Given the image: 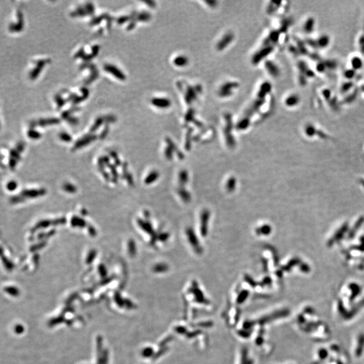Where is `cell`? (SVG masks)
<instances>
[{
	"label": "cell",
	"instance_id": "obj_6",
	"mask_svg": "<svg viewBox=\"0 0 364 364\" xmlns=\"http://www.w3.org/2000/svg\"><path fill=\"white\" fill-rule=\"evenodd\" d=\"M104 117H98L97 120H96L95 122L94 123V125H93L92 127L90 128V132H93V131H95L97 130V129L100 127L101 125V124L103 123V121H104Z\"/></svg>",
	"mask_w": 364,
	"mask_h": 364
},
{
	"label": "cell",
	"instance_id": "obj_9",
	"mask_svg": "<svg viewBox=\"0 0 364 364\" xmlns=\"http://www.w3.org/2000/svg\"><path fill=\"white\" fill-rule=\"evenodd\" d=\"M106 16H107V15H106V14H103V15H102V16H101L95 18H93L92 20H91L90 24L91 25H96V24H98V23H99V22H101V20H102L103 18H107V17Z\"/></svg>",
	"mask_w": 364,
	"mask_h": 364
},
{
	"label": "cell",
	"instance_id": "obj_17",
	"mask_svg": "<svg viewBox=\"0 0 364 364\" xmlns=\"http://www.w3.org/2000/svg\"><path fill=\"white\" fill-rule=\"evenodd\" d=\"M131 18V16H124V17H121L117 20V22L118 24H123L124 23V22H126V20H128Z\"/></svg>",
	"mask_w": 364,
	"mask_h": 364
},
{
	"label": "cell",
	"instance_id": "obj_19",
	"mask_svg": "<svg viewBox=\"0 0 364 364\" xmlns=\"http://www.w3.org/2000/svg\"><path fill=\"white\" fill-rule=\"evenodd\" d=\"M84 51L82 49H81L79 51L78 53H76V54L75 55L74 57H83L84 56Z\"/></svg>",
	"mask_w": 364,
	"mask_h": 364
},
{
	"label": "cell",
	"instance_id": "obj_2",
	"mask_svg": "<svg viewBox=\"0 0 364 364\" xmlns=\"http://www.w3.org/2000/svg\"><path fill=\"white\" fill-rule=\"evenodd\" d=\"M96 138H97V136L95 135H89L85 136V137H83L82 139H80V140H78L77 142L76 143L74 148H80L82 147V146H84L85 145H88V144H89L92 141L95 140Z\"/></svg>",
	"mask_w": 364,
	"mask_h": 364
},
{
	"label": "cell",
	"instance_id": "obj_5",
	"mask_svg": "<svg viewBox=\"0 0 364 364\" xmlns=\"http://www.w3.org/2000/svg\"><path fill=\"white\" fill-rule=\"evenodd\" d=\"M92 54H91L90 55H84V56L82 57L83 59H84L85 60H88V59H92V58H93V57H95L96 55H97L98 51H99V47H98V45H95V46H93L92 47Z\"/></svg>",
	"mask_w": 364,
	"mask_h": 364
},
{
	"label": "cell",
	"instance_id": "obj_16",
	"mask_svg": "<svg viewBox=\"0 0 364 364\" xmlns=\"http://www.w3.org/2000/svg\"><path fill=\"white\" fill-rule=\"evenodd\" d=\"M103 117H104V120L107 121V122H113V121H115L116 120V118L113 115H107Z\"/></svg>",
	"mask_w": 364,
	"mask_h": 364
},
{
	"label": "cell",
	"instance_id": "obj_1",
	"mask_svg": "<svg viewBox=\"0 0 364 364\" xmlns=\"http://www.w3.org/2000/svg\"><path fill=\"white\" fill-rule=\"evenodd\" d=\"M104 69L105 71H107V72L114 75V76L117 78L118 79L121 80H124L125 79V74H123L122 72H121L117 68L114 66V65L111 64H105L104 65Z\"/></svg>",
	"mask_w": 364,
	"mask_h": 364
},
{
	"label": "cell",
	"instance_id": "obj_15",
	"mask_svg": "<svg viewBox=\"0 0 364 364\" xmlns=\"http://www.w3.org/2000/svg\"><path fill=\"white\" fill-rule=\"evenodd\" d=\"M156 174L155 173L150 174V175L149 176V177H148L147 179H146V183H150V182H152L153 180H155V179L156 178Z\"/></svg>",
	"mask_w": 364,
	"mask_h": 364
},
{
	"label": "cell",
	"instance_id": "obj_7",
	"mask_svg": "<svg viewBox=\"0 0 364 364\" xmlns=\"http://www.w3.org/2000/svg\"><path fill=\"white\" fill-rule=\"evenodd\" d=\"M92 74H91L90 76L88 78V79L86 80L85 83L86 84H89V83L92 82L93 80H95V79H97L98 76V71L97 69H95V68H92Z\"/></svg>",
	"mask_w": 364,
	"mask_h": 364
},
{
	"label": "cell",
	"instance_id": "obj_3",
	"mask_svg": "<svg viewBox=\"0 0 364 364\" xmlns=\"http://www.w3.org/2000/svg\"><path fill=\"white\" fill-rule=\"evenodd\" d=\"M152 104L158 107H167L170 105V102L165 98H153L151 100Z\"/></svg>",
	"mask_w": 364,
	"mask_h": 364
},
{
	"label": "cell",
	"instance_id": "obj_10",
	"mask_svg": "<svg viewBox=\"0 0 364 364\" xmlns=\"http://www.w3.org/2000/svg\"><path fill=\"white\" fill-rule=\"evenodd\" d=\"M59 138L62 139L63 141L68 142H71V140H72V138H71V136L68 134L65 133V132L61 133L59 134Z\"/></svg>",
	"mask_w": 364,
	"mask_h": 364
},
{
	"label": "cell",
	"instance_id": "obj_13",
	"mask_svg": "<svg viewBox=\"0 0 364 364\" xmlns=\"http://www.w3.org/2000/svg\"><path fill=\"white\" fill-rule=\"evenodd\" d=\"M55 99H56V101L58 105V107H62V106H64L65 104V101L63 99V98L60 97L59 95H57L56 98H55Z\"/></svg>",
	"mask_w": 364,
	"mask_h": 364
},
{
	"label": "cell",
	"instance_id": "obj_18",
	"mask_svg": "<svg viewBox=\"0 0 364 364\" xmlns=\"http://www.w3.org/2000/svg\"><path fill=\"white\" fill-rule=\"evenodd\" d=\"M76 188L74 187V186L70 185V184H67V185H65L64 186V189L68 191V192H74L76 189Z\"/></svg>",
	"mask_w": 364,
	"mask_h": 364
},
{
	"label": "cell",
	"instance_id": "obj_20",
	"mask_svg": "<svg viewBox=\"0 0 364 364\" xmlns=\"http://www.w3.org/2000/svg\"><path fill=\"white\" fill-rule=\"evenodd\" d=\"M107 132H108V127L107 126H106V127L104 128V130H103V131H102V133H101V138H105L106 135H107Z\"/></svg>",
	"mask_w": 364,
	"mask_h": 364
},
{
	"label": "cell",
	"instance_id": "obj_12",
	"mask_svg": "<svg viewBox=\"0 0 364 364\" xmlns=\"http://www.w3.org/2000/svg\"><path fill=\"white\" fill-rule=\"evenodd\" d=\"M78 110H79V109L77 108V107H76V108H73V109H70V110H68V111H65V112L63 113V114H62V117H64V118H65V119H66V118H68V117H70V115L71 113H72V112H74V111H78Z\"/></svg>",
	"mask_w": 364,
	"mask_h": 364
},
{
	"label": "cell",
	"instance_id": "obj_11",
	"mask_svg": "<svg viewBox=\"0 0 364 364\" xmlns=\"http://www.w3.org/2000/svg\"><path fill=\"white\" fill-rule=\"evenodd\" d=\"M72 222L73 223L74 225H79V226H84L85 225V222L82 221V220H81L80 219L78 218H74L72 219Z\"/></svg>",
	"mask_w": 364,
	"mask_h": 364
},
{
	"label": "cell",
	"instance_id": "obj_4",
	"mask_svg": "<svg viewBox=\"0 0 364 364\" xmlns=\"http://www.w3.org/2000/svg\"><path fill=\"white\" fill-rule=\"evenodd\" d=\"M90 14L87 9L83 8V7H78V8L70 14V16L72 17H76L78 16H85V15Z\"/></svg>",
	"mask_w": 364,
	"mask_h": 364
},
{
	"label": "cell",
	"instance_id": "obj_21",
	"mask_svg": "<svg viewBox=\"0 0 364 364\" xmlns=\"http://www.w3.org/2000/svg\"><path fill=\"white\" fill-rule=\"evenodd\" d=\"M145 3L147 4L148 6H150L151 7H155V3L153 1H144Z\"/></svg>",
	"mask_w": 364,
	"mask_h": 364
},
{
	"label": "cell",
	"instance_id": "obj_8",
	"mask_svg": "<svg viewBox=\"0 0 364 364\" xmlns=\"http://www.w3.org/2000/svg\"><path fill=\"white\" fill-rule=\"evenodd\" d=\"M150 18V14L146 13V12H142L136 17V19L138 20H143V21H146Z\"/></svg>",
	"mask_w": 364,
	"mask_h": 364
},
{
	"label": "cell",
	"instance_id": "obj_14",
	"mask_svg": "<svg viewBox=\"0 0 364 364\" xmlns=\"http://www.w3.org/2000/svg\"><path fill=\"white\" fill-rule=\"evenodd\" d=\"M66 120L68 121H69V122L71 123V124H72V125H76L77 123L79 122V120H78V119L76 118V117H68V118H66Z\"/></svg>",
	"mask_w": 364,
	"mask_h": 364
}]
</instances>
